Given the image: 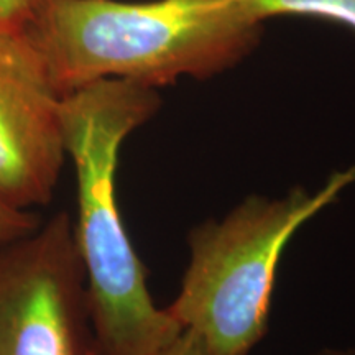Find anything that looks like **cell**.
Wrapping results in <instances>:
<instances>
[{"mask_svg": "<svg viewBox=\"0 0 355 355\" xmlns=\"http://www.w3.org/2000/svg\"><path fill=\"white\" fill-rule=\"evenodd\" d=\"M61 99L26 26L0 30V194L21 209L46 206L56 189Z\"/></svg>", "mask_w": 355, "mask_h": 355, "instance_id": "5b68a950", "label": "cell"}, {"mask_svg": "<svg viewBox=\"0 0 355 355\" xmlns=\"http://www.w3.org/2000/svg\"><path fill=\"white\" fill-rule=\"evenodd\" d=\"M26 32L61 96L101 79H209L255 50L261 24L198 0H35Z\"/></svg>", "mask_w": 355, "mask_h": 355, "instance_id": "7a4b0ae2", "label": "cell"}, {"mask_svg": "<svg viewBox=\"0 0 355 355\" xmlns=\"http://www.w3.org/2000/svg\"><path fill=\"white\" fill-rule=\"evenodd\" d=\"M153 355H209V352L196 332L184 329L171 344Z\"/></svg>", "mask_w": 355, "mask_h": 355, "instance_id": "9c48e42d", "label": "cell"}, {"mask_svg": "<svg viewBox=\"0 0 355 355\" xmlns=\"http://www.w3.org/2000/svg\"><path fill=\"white\" fill-rule=\"evenodd\" d=\"M40 224L33 211L13 206L0 194V248L33 232Z\"/></svg>", "mask_w": 355, "mask_h": 355, "instance_id": "52a82bcc", "label": "cell"}, {"mask_svg": "<svg viewBox=\"0 0 355 355\" xmlns=\"http://www.w3.org/2000/svg\"><path fill=\"white\" fill-rule=\"evenodd\" d=\"M0 355H96L86 272L68 212L0 248Z\"/></svg>", "mask_w": 355, "mask_h": 355, "instance_id": "277c9868", "label": "cell"}, {"mask_svg": "<svg viewBox=\"0 0 355 355\" xmlns=\"http://www.w3.org/2000/svg\"><path fill=\"white\" fill-rule=\"evenodd\" d=\"M314 355H355V347H326Z\"/></svg>", "mask_w": 355, "mask_h": 355, "instance_id": "30bf717a", "label": "cell"}, {"mask_svg": "<svg viewBox=\"0 0 355 355\" xmlns=\"http://www.w3.org/2000/svg\"><path fill=\"white\" fill-rule=\"evenodd\" d=\"M227 7L242 19L263 24L279 15L318 17L339 21L355 30V0H198Z\"/></svg>", "mask_w": 355, "mask_h": 355, "instance_id": "8992f818", "label": "cell"}, {"mask_svg": "<svg viewBox=\"0 0 355 355\" xmlns=\"http://www.w3.org/2000/svg\"><path fill=\"white\" fill-rule=\"evenodd\" d=\"M35 0H0V30L24 28Z\"/></svg>", "mask_w": 355, "mask_h": 355, "instance_id": "ba28073f", "label": "cell"}, {"mask_svg": "<svg viewBox=\"0 0 355 355\" xmlns=\"http://www.w3.org/2000/svg\"><path fill=\"white\" fill-rule=\"evenodd\" d=\"M355 183V165L334 171L316 191L252 194L220 219L188 234L189 260L168 313L201 337L209 355H248L268 331L279 261L306 222Z\"/></svg>", "mask_w": 355, "mask_h": 355, "instance_id": "3957f363", "label": "cell"}, {"mask_svg": "<svg viewBox=\"0 0 355 355\" xmlns=\"http://www.w3.org/2000/svg\"><path fill=\"white\" fill-rule=\"evenodd\" d=\"M155 87L101 79L61 99L66 158L76 173L74 224L89 296L96 355H153L184 329L155 304L115 194L123 141L158 112Z\"/></svg>", "mask_w": 355, "mask_h": 355, "instance_id": "6da1fadb", "label": "cell"}]
</instances>
